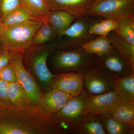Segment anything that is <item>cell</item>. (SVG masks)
I'll return each mask as SVG.
<instances>
[{"mask_svg":"<svg viewBox=\"0 0 134 134\" xmlns=\"http://www.w3.org/2000/svg\"><path fill=\"white\" fill-rule=\"evenodd\" d=\"M59 133L51 116L37 105L25 108L0 106V134Z\"/></svg>","mask_w":134,"mask_h":134,"instance_id":"6da1fadb","label":"cell"},{"mask_svg":"<svg viewBox=\"0 0 134 134\" xmlns=\"http://www.w3.org/2000/svg\"><path fill=\"white\" fill-rule=\"evenodd\" d=\"M57 44L54 42L41 46H31L23 53L25 67L37 80L43 93L51 89L50 82L54 74L48 69L47 62L49 55L57 48Z\"/></svg>","mask_w":134,"mask_h":134,"instance_id":"7a4b0ae2","label":"cell"},{"mask_svg":"<svg viewBox=\"0 0 134 134\" xmlns=\"http://www.w3.org/2000/svg\"><path fill=\"white\" fill-rule=\"evenodd\" d=\"M98 64L97 56L86 53L81 47L58 51L51 61L55 74L74 73L83 76Z\"/></svg>","mask_w":134,"mask_h":134,"instance_id":"3957f363","label":"cell"},{"mask_svg":"<svg viewBox=\"0 0 134 134\" xmlns=\"http://www.w3.org/2000/svg\"><path fill=\"white\" fill-rule=\"evenodd\" d=\"M91 96L84 90L80 95L73 97L59 111L51 115L53 122L60 133L77 134L85 105Z\"/></svg>","mask_w":134,"mask_h":134,"instance_id":"277c9868","label":"cell"},{"mask_svg":"<svg viewBox=\"0 0 134 134\" xmlns=\"http://www.w3.org/2000/svg\"><path fill=\"white\" fill-rule=\"evenodd\" d=\"M44 21L31 20L5 28L0 46L12 52H24L32 45L34 36Z\"/></svg>","mask_w":134,"mask_h":134,"instance_id":"5b68a950","label":"cell"},{"mask_svg":"<svg viewBox=\"0 0 134 134\" xmlns=\"http://www.w3.org/2000/svg\"><path fill=\"white\" fill-rule=\"evenodd\" d=\"M59 36L65 40L57 44L59 49H70L80 47L84 43L96 37L89 32V28L94 21L85 16L77 18Z\"/></svg>","mask_w":134,"mask_h":134,"instance_id":"8992f818","label":"cell"},{"mask_svg":"<svg viewBox=\"0 0 134 134\" xmlns=\"http://www.w3.org/2000/svg\"><path fill=\"white\" fill-rule=\"evenodd\" d=\"M116 76L98 64L84 76V90L91 95L113 91Z\"/></svg>","mask_w":134,"mask_h":134,"instance_id":"52a82bcc","label":"cell"},{"mask_svg":"<svg viewBox=\"0 0 134 134\" xmlns=\"http://www.w3.org/2000/svg\"><path fill=\"white\" fill-rule=\"evenodd\" d=\"M134 0H97L87 16L117 19L133 15Z\"/></svg>","mask_w":134,"mask_h":134,"instance_id":"ba28073f","label":"cell"},{"mask_svg":"<svg viewBox=\"0 0 134 134\" xmlns=\"http://www.w3.org/2000/svg\"><path fill=\"white\" fill-rule=\"evenodd\" d=\"M23 53L19 52L15 55L10 62L16 75L19 82L30 99L31 105L36 106L43 94L41 89L32 75L25 67L23 60Z\"/></svg>","mask_w":134,"mask_h":134,"instance_id":"9c48e42d","label":"cell"},{"mask_svg":"<svg viewBox=\"0 0 134 134\" xmlns=\"http://www.w3.org/2000/svg\"><path fill=\"white\" fill-rule=\"evenodd\" d=\"M84 76L74 73L54 74L51 89L59 90L73 97L79 96L84 90Z\"/></svg>","mask_w":134,"mask_h":134,"instance_id":"30bf717a","label":"cell"},{"mask_svg":"<svg viewBox=\"0 0 134 134\" xmlns=\"http://www.w3.org/2000/svg\"><path fill=\"white\" fill-rule=\"evenodd\" d=\"M98 63L117 76L134 73V69L114 47L106 54L97 57Z\"/></svg>","mask_w":134,"mask_h":134,"instance_id":"8fae6325","label":"cell"},{"mask_svg":"<svg viewBox=\"0 0 134 134\" xmlns=\"http://www.w3.org/2000/svg\"><path fill=\"white\" fill-rule=\"evenodd\" d=\"M73 97L63 92L51 89L43 93L37 106L41 111L51 116L59 111Z\"/></svg>","mask_w":134,"mask_h":134,"instance_id":"7c38bea8","label":"cell"},{"mask_svg":"<svg viewBox=\"0 0 134 134\" xmlns=\"http://www.w3.org/2000/svg\"><path fill=\"white\" fill-rule=\"evenodd\" d=\"M50 11L63 10L76 18L87 16L97 0H46Z\"/></svg>","mask_w":134,"mask_h":134,"instance_id":"4fadbf2b","label":"cell"},{"mask_svg":"<svg viewBox=\"0 0 134 134\" xmlns=\"http://www.w3.org/2000/svg\"><path fill=\"white\" fill-rule=\"evenodd\" d=\"M118 101L114 91L103 94L91 95L86 102L83 115L88 114L100 115L110 111Z\"/></svg>","mask_w":134,"mask_h":134,"instance_id":"5bb4252c","label":"cell"},{"mask_svg":"<svg viewBox=\"0 0 134 134\" xmlns=\"http://www.w3.org/2000/svg\"><path fill=\"white\" fill-rule=\"evenodd\" d=\"M114 91L119 101L134 102V73L116 76Z\"/></svg>","mask_w":134,"mask_h":134,"instance_id":"9a60e30c","label":"cell"},{"mask_svg":"<svg viewBox=\"0 0 134 134\" xmlns=\"http://www.w3.org/2000/svg\"><path fill=\"white\" fill-rule=\"evenodd\" d=\"M81 47L86 53L100 57L109 52L113 47L109 36L94 37L84 43Z\"/></svg>","mask_w":134,"mask_h":134,"instance_id":"2e32d148","label":"cell"},{"mask_svg":"<svg viewBox=\"0 0 134 134\" xmlns=\"http://www.w3.org/2000/svg\"><path fill=\"white\" fill-rule=\"evenodd\" d=\"M110 112L115 119L134 130V102L118 101Z\"/></svg>","mask_w":134,"mask_h":134,"instance_id":"e0dca14e","label":"cell"},{"mask_svg":"<svg viewBox=\"0 0 134 134\" xmlns=\"http://www.w3.org/2000/svg\"><path fill=\"white\" fill-rule=\"evenodd\" d=\"M76 19L71 14L63 10L50 11L46 21L52 26L59 37Z\"/></svg>","mask_w":134,"mask_h":134,"instance_id":"ac0fdd59","label":"cell"},{"mask_svg":"<svg viewBox=\"0 0 134 134\" xmlns=\"http://www.w3.org/2000/svg\"><path fill=\"white\" fill-rule=\"evenodd\" d=\"M77 134H107L100 116L92 114L83 117L78 127Z\"/></svg>","mask_w":134,"mask_h":134,"instance_id":"d6986e66","label":"cell"},{"mask_svg":"<svg viewBox=\"0 0 134 134\" xmlns=\"http://www.w3.org/2000/svg\"><path fill=\"white\" fill-rule=\"evenodd\" d=\"M8 97L10 104L14 106L22 108L32 107L27 93L18 82L8 83Z\"/></svg>","mask_w":134,"mask_h":134,"instance_id":"ffe728a7","label":"cell"},{"mask_svg":"<svg viewBox=\"0 0 134 134\" xmlns=\"http://www.w3.org/2000/svg\"><path fill=\"white\" fill-rule=\"evenodd\" d=\"M22 6L32 16L46 21L50 12L46 0H21Z\"/></svg>","mask_w":134,"mask_h":134,"instance_id":"44dd1931","label":"cell"},{"mask_svg":"<svg viewBox=\"0 0 134 134\" xmlns=\"http://www.w3.org/2000/svg\"><path fill=\"white\" fill-rule=\"evenodd\" d=\"M112 44L134 69V45L130 44L119 37L115 31L108 35Z\"/></svg>","mask_w":134,"mask_h":134,"instance_id":"7402d4cb","label":"cell"},{"mask_svg":"<svg viewBox=\"0 0 134 134\" xmlns=\"http://www.w3.org/2000/svg\"><path fill=\"white\" fill-rule=\"evenodd\" d=\"M117 25L114 31L127 42L134 45V15H128L116 19Z\"/></svg>","mask_w":134,"mask_h":134,"instance_id":"603a6c76","label":"cell"},{"mask_svg":"<svg viewBox=\"0 0 134 134\" xmlns=\"http://www.w3.org/2000/svg\"><path fill=\"white\" fill-rule=\"evenodd\" d=\"M107 134H134V130L115 119L110 111L99 115Z\"/></svg>","mask_w":134,"mask_h":134,"instance_id":"cb8c5ba5","label":"cell"},{"mask_svg":"<svg viewBox=\"0 0 134 134\" xmlns=\"http://www.w3.org/2000/svg\"><path fill=\"white\" fill-rule=\"evenodd\" d=\"M31 20H40L32 16L22 6L0 19V21L5 29L12 25L20 24Z\"/></svg>","mask_w":134,"mask_h":134,"instance_id":"d4e9b609","label":"cell"},{"mask_svg":"<svg viewBox=\"0 0 134 134\" xmlns=\"http://www.w3.org/2000/svg\"><path fill=\"white\" fill-rule=\"evenodd\" d=\"M117 25V21L114 18H107L99 22H95L89 28V32L95 36H107L114 31Z\"/></svg>","mask_w":134,"mask_h":134,"instance_id":"484cf974","label":"cell"},{"mask_svg":"<svg viewBox=\"0 0 134 134\" xmlns=\"http://www.w3.org/2000/svg\"><path fill=\"white\" fill-rule=\"evenodd\" d=\"M56 36L57 34L52 26L48 22L44 21L34 36L32 46L45 44Z\"/></svg>","mask_w":134,"mask_h":134,"instance_id":"4316f807","label":"cell"},{"mask_svg":"<svg viewBox=\"0 0 134 134\" xmlns=\"http://www.w3.org/2000/svg\"><path fill=\"white\" fill-rule=\"evenodd\" d=\"M21 7V0H0V19Z\"/></svg>","mask_w":134,"mask_h":134,"instance_id":"83f0119b","label":"cell"},{"mask_svg":"<svg viewBox=\"0 0 134 134\" xmlns=\"http://www.w3.org/2000/svg\"><path fill=\"white\" fill-rule=\"evenodd\" d=\"M0 79L8 83L17 81L14 70L10 63L0 69Z\"/></svg>","mask_w":134,"mask_h":134,"instance_id":"f1b7e54d","label":"cell"},{"mask_svg":"<svg viewBox=\"0 0 134 134\" xmlns=\"http://www.w3.org/2000/svg\"><path fill=\"white\" fill-rule=\"evenodd\" d=\"M18 53L10 51L0 46V69L9 64L12 58Z\"/></svg>","mask_w":134,"mask_h":134,"instance_id":"f546056e","label":"cell"},{"mask_svg":"<svg viewBox=\"0 0 134 134\" xmlns=\"http://www.w3.org/2000/svg\"><path fill=\"white\" fill-rule=\"evenodd\" d=\"M8 83L0 79V106L9 105L8 97Z\"/></svg>","mask_w":134,"mask_h":134,"instance_id":"4dcf8cb0","label":"cell"},{"mask_svg":"<svg viewBox=\"0 0 134 134\" xmlns=\"http://www.w3.org/2000/svg\"><path fill=\"white\" fill-rule=\"evenodd\" d=\"M5 28L3 26V25L2 23L0 21V37L3 33V31L5 30Z\"/></svg>","mask_w":134,"mask_h":134,"instance_id":"1f68e13d","label":"cell"}]
</instances>
